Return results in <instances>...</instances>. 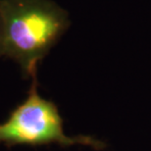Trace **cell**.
Wrapping results in <instances>:
<instances>
[{
  "label": "cell",
  "mask_w": 151,
  "mask_h": 151,
  "mask_svg": "<svg viewBox=\"0 0 151 151\" xmlns=\"http://www.w3.org/2000/svg\"><path fill=\"white\" fill-rule=\"evenodd\" d=\"M3 56L14 60L25 78L37 70L71 25L68 12L52 0H0Z\"/></svg>",
  "instance_id": "1"
},
{
  "label": "cell",
  "mask_w": 151,
  "mask_h": 151,
  "mask_svg": "<svg viewBox=\"0 0 151 151\" xmlns=\"http://www.w3.org/2000/svg\"><path fill=\"white\" fill-rule=\"evenodd\" d=\"M37 71L31 76L32 83L27 98L0 124V143L6 146L58 143L62 146L83 144L97 147L100 143L91 137H70L65 134L58 108L37 91Z\"/></svg>",
  "instance_id": "2"
},
{
  "label": "cell",
  "mask_w": 151,
  "mask_h": 151,
  "mask_svg": "<svg viewBox=\"0 0 151 151\" xmlns=\"http://www.w3.org/2000/svg\"><path fill=\"white\" fill-rule=\"evenodd\" d=\"M1 56H3V24L1 11H0V57Z\"/></svg>",
  "instance_id": "3"
}]
</instances>
